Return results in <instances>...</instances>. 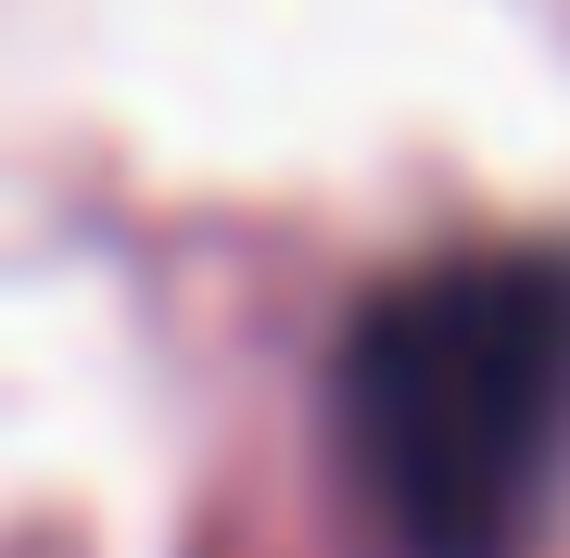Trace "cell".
Returning <instances> with one entry per match:
<instances>
[{
  "label": "cell",
  "instance_id": "1",
  "mask_svg": "<svg viewBox=\"0 0 570 558\" xmlns=\"http://www.w3.org/2000/svg\"><path fill=\"white\" fill-rule=\"evenodd\" d=\"M330 432L393 558H532L570 482V242H456L381 280Z\"/></svg>",
  "mask_w": 570,
  "mask_h": 558
}]
</instances>
